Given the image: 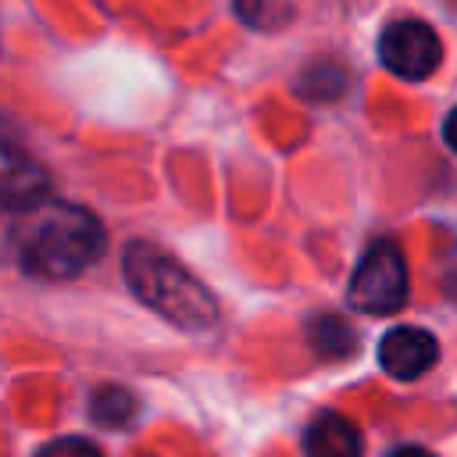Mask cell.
<instances>
[{"mask_svg": "<svg viewBox=\"0 0 457 457\" xmlns=\"http://www.w3.org/2000/svg\"><path fill=\"white\" fill-rule=\"evenodd\" d=\"M11 243L25 275L43 282H68L104 257L107 232L89 207L50 196L14 218Z\"/></svg>", "mask_w": 457, "mask_h": 457, "instance_id": "6da1fadb", "label": "cell"}, {"mask_svg": "<svg viewBox=\"0 0 457 457\" xmlns=\"http://www.w3.org/2000/svg\"><path fill=\"white\" fill-rule=\"evenodd\" d=\"M121 275L132 296L182 332H207L218 321L214 293L168 250L132 239L121 250Z\"/></svg>", "mask_w": 457, "mask_h": 457, "instance_id": "7a4b0ae2", "label": "cell"}, {"mask_svg": "<svg viewBox=\"0 0 457 457\" xmlns=\"http://www.w3.org/2000/svg\"><path fill=\"white\" fill-rule=\"evenodd\" d=\"M350 307L364 314H393L407 300V261L393 239H375L357 261L346 289Z\"/></svg>", "mask_w": 457, "mask_h": 457, "instance_id": "3957f363", "label": "cell"}, {"mask_svg": "<svg viewBox=\"0 0 457 457\" xmlns=\"http://www.w3.org/2000/svg\"><path fill=\"white\" fill-rule=\"evenodd\" d=\"M378 61L386 71H393L403 82L428 79L443 61V39L432 25L418 18H400L382 29L378 36Z\"/></svg>", "mask_w": 457, "mask_h": 457, "instance_id": "277c9868", "label": "cell"}, {"mask_svg": "<svg viewBox=\"0 0 457 457\" xmlns=\"http://www.w3.org/2000/svg\"><path fill=\"white\" fill-rule=\"evenodd\" d=\"M50 175L46 168L18 143L0 136V214H25L50 200Z\"/></svg>", "mask_w": 457, "mask_h": 457, "instance_id": "5b68a950", "label": "cell"}, {"mask_svg": "<svg viewBox=\"0 0 457 457\" xmlns=\"http://www.w3.org/2000/svg\"><path fill=\"white\" fill-rule=\"evenodd\" d=\"M439 357V343L432 332L414 328V325H396L378 339V364L389 378L411 382L421 378Z\"/></svg>", "mask_w": 457, "mask_h": 457, "instance_id": "8992f818", "label": "cell"}, {"mask_svg": "<svg viewBox=\"0 0 457 457\" xmlns=\"http://www.w3.org/2000/svg\"><path fill=\"white\" fill-rule=\"evenodd\" d=\"M303 450H307V457H361L364 439L350 418H343L336 411H321L303 428Z\"/></svg>", "mask_w": 457, "mask_h": 457, "instance_id": "52a82bcc", "label": "cell"}, {"mask_svg": "<svg viewBox=\"0 0 457 457\" xmlns=\"http://www.w3.org/2000/svg\"><path fill=\"white\" fill-rule=\"evenodd\" d=\"M307 343L314 346V353L339 361V357H350L357 350V332L346 318L328 311V314H314L307 321Z\"/></svg>", "mask_w": 457, "mask_h": 457, "instance_id": "ba28073f", "label": "cell"}, {"mask_svg": "<svg viewBox=\"0 0 457 457\" xmlns=\"http://www.w3.org/2000/svg\"><path fill=\"white\" fill-rule=\"evenodd\" d=\"M136 396L125 386H96L89 393V418L107 428H125L136 418Z\"/></svg>", "mask_w": 457, "mask_h": 457, "instance_id": "9c48e42d", "label": "cell"}, {"mask_svg": "<svg viewBox=\"0 0 457 457\" xmlns=\"http://www.w3.org/2000/svg\"><path fill=\"white\" fill-rule=\"evenodd\" d=\"M32 457H104V450L86 436H57L46 439Z\"/></svg>", "mask_w": 457, "mask_h": 457, "instance_id": "30bf717a", "label": "cell"}, {"mask_svg": "<svg viewBox=\"0 0 457 457\" xmlns=\"http://www.w3.org/2000/svg\"><path fill=\"white\" fill-rule=\"evenodd\" d=\"M236 18L246 25H261L264 21V0H232Z\"/></svg>", "mask_w": 457, "mask_h": 457, "instance_id": "8fae6325", "label": "cell"}, {"mask_svg": "<svg viewBox=\"0 0 457 457\" xmlns=\"http://www.w3.org/2000/svg\"><path fill=\"white\" fill-rule=\"evenodd\" d=\"M443 139H446V146L457 154V107L446 114V121H443Z\"/></svg>", "mask_w": 457, "mask_h": 457, "instance_id": "7c38bea8", "label": "cell"}, {"mask_svg": "<svg viewBox=\"0 0 457 457\" xmlns=\"http://www.w3.org/2000/svg\"><path fill=\"white\" fill-rule=\"evenodd\" d=\"M389 457H436V453L425 450V446H396Z\"/></svg>", "mask_w": 457, "mask_h": 457, "instance_id": "4fadbf2b", "label": "cell"}]
</instances>
